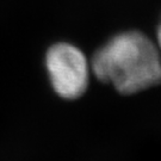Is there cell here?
Listing matches in <instances>:
<instances>
[{
    "label": "cell",
    "mask_w": 161,
    "mask_h": 161,
    "mask_svg": "<svg viewBox=\"0 0 161 161\" xmlns=\"http://www.w3.org/2000/svg\"><path fill=\"white\" fill-rule=\"evenodd\" d=\"M156 40H158V48L161 53V23L158 28V32H156Z\"/></svg>",
    "instance_id": "3"
},
{
    "label": "cell",
    "mask_w": 161,
    "mask_h": 161,
    "mask_svg": "<svg viewBox=\"0 0 161 161\" xmlns=\"http://www.w3.org/2000/svg\"><path fill=\"white\" fill-rule=\"evenodd\" d=\"M46 68L53 90L61 98L74 100L86 92L91 64L74 44H53L46 54Z\"/></svg>",
    "instance_id": "2"
},
{
    "label": "cell",
    "mask_w": 161,
    "mask_h": 161,
    "mask_svg": "<svg viewBox=\"0 0 161 161\" xmlns=\"http://www.w3.org/2000/svg\"><path fill=\"white\" fill-rule=\"evenodd\" d=\"M91 70L122 94L142 92L161 82L160 50L140 31L121 32L96 52Z\"/></svg>",
    "instance_id": "1"
}]
</instances>
